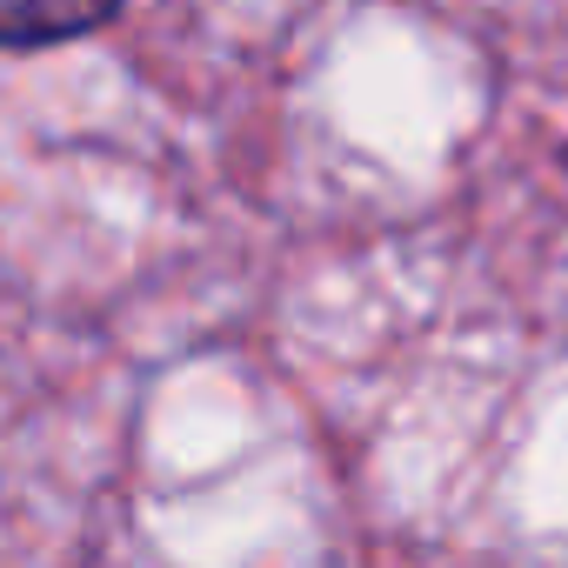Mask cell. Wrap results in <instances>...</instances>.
I'll return each instance as SVG.
<instances>
[{
	"mask_svg": "<svg viewBox=\"0 0 568 568\" xmlns=\"http://www.w3.org/2000/svg\"><path fill=\"white\" fill-rule=\"evenodd\" d=\"M121 8L128 0H0V48H14V54L61 48V41L108 28Z\"/></svg>",
	"mask_w": 568,
	"mask_h": 568,
	"instance_id": "obj_1",
	"label": "cell"
}]
</instances>
